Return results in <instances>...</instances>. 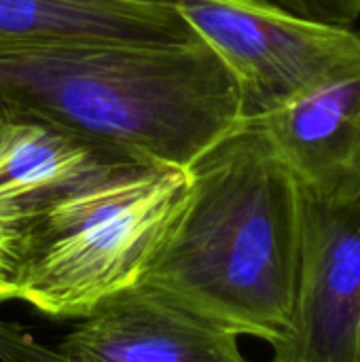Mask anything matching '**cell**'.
Here are the masks:
<instances>
[{
  "label": "cell",
  "instance_id": "1",
  "mask_svg": "<svg viewBox=\"0 0 360 362\" xmlns=\"http://www.w3.org/2000/svg\"><path fill=\"white\" fill-rule=\"evenodd\" d=\"M187 187L40 123L0 125V305L81 320L136 286Z\"/></svg>",
  "mask_w": 360,
  "mask_h": 362
},
{
  "label": "cell",
  "instance_id": "2",
  "mask_svg": "<svg viewBox=\"0 0 360 362\" xmlns=\"http://www.w3.org/2000/svg\"><path fill=\"white\" fill-rule=\"evenodd\" d=\"M0 121L185 172L246 125L231 74L199 38L0 36Z\"/></svg>",
  "mask_w": 360,
  "mask_h": 362
},
{
  "label": "cell",
  "instance_id": "3",
  "mask_svg": "<svg viewBox=\"0 0 360 362\" xmlns=\"http://www.w3.org/2000/svg\"><path fill=\"white\" fill-rule=\"evenodd\" d=\"M303 191L244 125L187 170V187L136 288L238 337L278 344L293 320Z\"/></svg>",
  "mask_w": 360,
  "mask_h": 362
},
{
  "label": "cell",
  "instance_id": "4",
  "mask_svg": "<svg viewBox=\"0 0 360 362\" xmlns=\"http://www.w3.org/2000/svg\"><path fill=\"white\" fill-rule=\"evenodd\" d=\"M176 11L231 74L246 123L360 59V30L272 0H176Z\"/></svg>",
  "mask_w": 360,
  "mask_h": 362
},
{
  "label": "cell",
  "instance_id": "5",
  "mask_svg": "<svg viewBox=\"0 0 360 362\" xmlns=\"http://www.w3.org/2000/svg\"><path fill=\"white\" fill-rule=\"evenodd\" d=\"M269 362H360V195L303 193L293 320Z\"/></svg>",
  "mask_w": 360,
  "mask_h": 362
},
{
  "label": "cell",
  "instance_id": "6",
  "mask_svg": "<svg viewBox=\"0 0 360 362\" xmlns=\"http://www.w3.org/2000/svg\"><path fill=\"white\" fill-rule=\"evenodd\" d=\"M297 178L323 202L360 195V59L250 121Z\"/></svg>",
  "mask_w": 360,
  "mask_h": 362
},
{
  "label": "cell",
  "instance_id": "7",
  "mask_svg": "<svg viewBox=\"0 0 360 362\" xmlns=\"http://www.w3.org/2000/svg\"><path fill=\"white\" fill-rule=\"evenodd\" d=\"M238 339L132 286L81 318L57 348L76 362H250Z\"/></svg>",
  "mask_w": 360,
  "mask_h": 362
},
{
  "label": "cell",
  "instance_id": "8",
  "mask_svg": "<svg viewBox=\"0 0 360 362\" xmlns=\"http://www.w3.org/2000/svg\"><path fill=\"white\" fill-rule=\"evenodd\" d=\"M0 36L197 38L180 19L176 0H0Z\"/></svg>",
  "mask_w": 360,
  "mask_h": 362
},
{
  "label": "cell",
  "instance_id": "9",
  "mask_svg": "<svg viewBox=\"0 0 360 362\" xmlns=\"http://www.w3.org/2000/svg\"><path fill=\"white\" fill-rule=\"evenodd\" d=\"M0 362H76L59 348L34 339L23 327L0 320Z\"/></svg>",
  "mask_w": 360,
  "mask_h": 362
},
{
  "label": "cell",
  "instance_id": "10",
  "mask_svg": "<svg viewBox=\"0 0 360 362\" xmlns=\"http://www.w3.org/2000/svg\"><path fill=\"white\" fill-rule=\"evenodd\" d=\"M297 15L339 25H354L360 19V0H272Z\"/></svg>",
  "mask_w": 360,
  "mask_h": 362
}]
</instances>
